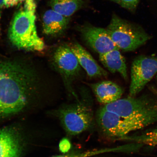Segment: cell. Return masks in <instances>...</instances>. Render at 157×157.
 <instances>
[{
  "mask_svg": "<svg viewBox=\"0 0 157 157\" xmlns=\"http://www.w3.org/2000/svg\"><path fill=\"white\" fill-rule=\"evenodd\" d=\"M51 157H70V155H58L53 156Z\"/></svg>",
  "mask_w": 157,
  "mask_h": 157,
  "instance_id": "19",
  "label": "cell"
},
{
  "mask_svg": "<svg viewBox=\"0 0 157 157\" xmlns=\"http://www.w3.org/2000/svg\"><path fill=\"white\" fill-rule=\"evenodd\" d=\"M52 60L53 66L68 86L77 77L81 70L77 58L67 45L62 44L57 48L52 54Z\"/></svg>",
  "mask_w": 157,
  "mask_h": 157,
  "instance_id": "6",
  "label": "cell"
},
{
  "mask_svg": "<svg viewBox=\"0 0 157 157\" xmlns=\"http://www.w3.org/2000/svg\"><path fill=\"white\" fill-rule=\"evenodd\" d=\"M121 6L123 8L134 11L136 8L140 0H109Z\"/></svg>",
  "mask_w": 157,
  "mask_h": 157,
  "instance_id": "16",
  "label": "cell"
},
{
  "mask_svg": "<svg viewBox=\"0 0 157 157\" xmlns=\"http://www.w3.org/2000/svg\"><path fill=\"white\" fill-rule=\"evenodd\" d=\"M79 29L84 40L99 55L119 49L113 42L107 29L87 24L80 27Z\"/></svg>",
  "mask_w": 157,
  "mask_h": 157,
  "instance_id": "8",
  "label": "cell"
},
{
  "mask_svg": "<svg viewBox=\"0 0 157 157\" xmlns=\"http://www.w3.org/2000/svg\"><path fill=\"white\" fill-rule=\"evenodd\" d=\"M38 79L31 68L19 61L0 59V118L21 112L34 99Z\"/></svg>",
  "mask_w": 157,
  "mask_h": 157,
  "instance_id": "1",
  "label": "cell"
},
{
  "mask_svg": "<svg viewBox=\"0 0 157 157\" xmlns=\"http://www.w3.org/2000/svg\"><path fill=\"white\" fill-rule=\"evenodd\" d=\"M70 48L80 65L90 77L100 78L107 75V72L98 64L91 55L81 45L75 43Z\"/></svg>",
  "mask_w": 157,
  "mask_h": 157,
  "instance_id": "10",
  "label": "cell"
},
{
  "mask_svg": "<svg viewBox=\"0 0 157 157\" xmlns=\"http://www.w3.org/2000/svg\"><path fill=\"white\" fill-rule=\"evenodd\" d=\"M6 0H0V21L1 18L2 11L4 6H5Z\"/></svg>",
  "mask_w": 157,
  "mask_h": 157,
  "instance_id": "18",
  "label": "cell"
},
{
  "mask_svg": "<svg viewBox=\"0 0 157 157\" xmlns=\"http://www.w3.org/2000/svg\"><path fill=\"white\" fill-rule=\"evenodd\" d=\"M70 17L64 16L52 9L46 11L42 17L43 33L48 36L61 35L67 29Z\"/></svg>",
  "mask_w": 157,
  "mask_h": 157,
  "instance_id": "11",
  "label": "cell"
},
{
  "mask_svg": "<svg viewBox=\"0 0 157 157\" xmlns=\"http://www.w3.org/2000/svg\"><path fill=\"white\" fill-rule=\"evenodd\" d=\"M99 60L103 65L112 73L120 74L125 79L127 78L125 59L119 51L115 49L105 54L99 55Z\"/></svg>",
  "mask_w": 157,
  "mask_h": 157,
  "instance_id": "13",
  "label": "cell"
},
{
  "mask_svg": "<svg viewBox=\"0 0 157 157\" xmlns=\"http://www.w3.org/2000/svg\"><path fill=\"white\" fill-rule=\"evenodd\" d=\"M23 146L22 138L16 129H0V157H21Z\"/></svg>",
  "mask_w": 157,
  "mask_h": 157,
  "instance_id": "9",
  "label": "cell"
},
{
  "mask_svg": "<svg viewBox=\"0 0 157 157\" xmlns=\"http://www.w3.org/2000/svg\"><path fill=\"white\" fill-rule=\"evenodd\" d=\"M157 73V57L139 56L133 62L131 68L130 97H135Z\"/></svg>",
  "mask_w": 157,
  "mask_h": 157,
  "instance_id": "5",
  "label": "cell"
},
{
  "mask_svg": "<svg viewBox=\"0 0 157 157\" xmlns=\"http://www.w3.org/2000/svg\"><path fill=\"white\" fill-rule=\"evenodd\" d=\"M107 30L118 48L124 52L136 50L150 38L142 29L113 14Z\"/></svg>",
  "mask_w": 157,
  "mask_h": 157,
  "instance_id": "3",
  "label": "cell"
},
{
  "mask_svg": "<svg viewBox=\"0 0 157 157\" xmlns=\"http://www.w3.org/2000/svg\"><path fill=\"white\" fill-rule=\"evenodd\" d=\"M71 147V144L69 140L67 138H63L60 141L59 144V149L63 153H66L70 150Z\"/></svg>",
  "mask_w": 157,
  "mask_h": 157,
  "instance_id": "17",
  "label": "cell"
},
{
  "mask_svg": "<svg viewBox=\"0 0 157 157\" xmlns=\"http://www.w3.org/2000/svg\"><path fill=\"white\" fill-rule=\"evenodd\" d=\"M155 91L157 95V90H155ZM129 139L142 144L143 146H157V128L138 136L131 137Z\"/></svg>",
  "mask_w": 157,
  "mask_h": 157,
  "instance_id": "15",
  "label": "cell"
},
{
  "mask_svg": "<svg viewBox=\"0 0 157 157\" xmlns=\"http://www.w3.org/2000/svg\"><path fill=\"white\" fill-rule=\"evenodd\" d=\"M65 130L75 136L88 130L93 125V111L90 105L83 101L60 108L57 113Z\"/></svg>",
  "mask_w": 157,
  "mask_h": 157,
  "instance_id": "4",
  "label": "cell"
},
{
  "mask_svg": "<svg viewBox=\"0 0 157 157\" xmlns=\"http://www.w3.org/2000/svg\"><path fill=\"white\" fill-rule=\"evenodd\" d=\"M97 119L101 130L106 134L112 137H125L129 133L139 129L132 121L123 119L103 107L98 111Z\"/></svg>",
  "mask_w": 157,
  "mask_h": 157,
  "instance_id": "7",
  "label": "cell"
},
{
  "mask_svg": "<svg viewBox=\"0 0 157 157\" xmlns=\"http://www.w3.org/2000/svg\"><path fill=\"white\" fill-rule=\"evenodd\" d=\"M99 103L106 105L120 99L123 90L120 86L111 81H104L90 85Z\"/></svg>",
  "mask_w": 157,
  "mask_h": 157,
  "instance_id": "12",
  "label": "cell"
},
{
  "mask_svg": "<svg viewBox=\"0 0 157 157\" xmlns=\"http://www.w3.org/2000/svg\"><path fill=\"white\" fill-rule=\"evenodd\" d=\"M83 0H50L51 9L64 16L70 17L81 9Z\"/></svg>",
  "mask_w": 157,
  "mask_h": 157,
  "instance_id": "14",
  "label": "cell"
},
{
  "mask_svg": "<svg viewBox=\"0 0 157 157\" xmlns=\"http://www.w3.org/2000/svg\"><path fill=\"white\" fill-rule=\"evenodd\" d=\"M11 21L8 36L10 42L19 50L42 52L45 48L36 25L35 0H23Z\"/></svg>",
  "mask_w": 157,
  "mask_h": 157,
  "instance_id": "2",
  "label": "cell"
}]
</instances>
